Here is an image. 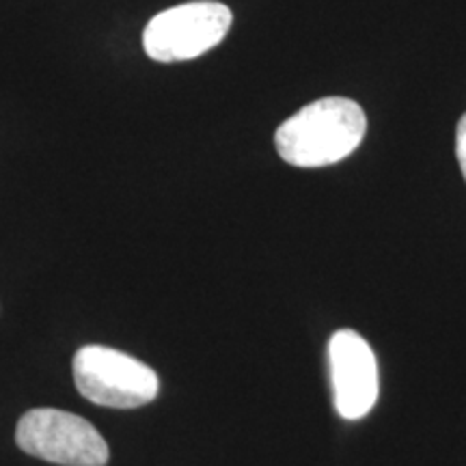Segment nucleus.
Here are the masks:
<instances>
[{"label":"nucleus","mask_w":466,"mask_h":466,"mask_svg":"<svg viewBox=\"0 0 466 466\" xmlns=\"http://www.w3.org/2000/svg\"><path fill=\"white\" fill-rule=\"evenodd\" d=\"M74 382L85 400L97 406L132 408L156 400L158 374L143 360L106 346H85L74 354Z\"/></svg>","instance_id":"f03ea898"},{"label":"nucleus","mask_w":466,"mask_h":466,"mask_svg":"<svg viewBox=\"0 0 466 466\" xmlns=\"http://www.w3.org/2000/svg\"><path fill=\"white\" fill-rule=\"evenodd\" d=\"M335 408L348 421L363 419L378 400V363L363 337L341 329L329 341Z\"/></svg>","instance_id":"39448f33"},{"label":"nucleus","mask_w":466,"mask_h":466,"mask_svg":"<svg viewBox=\"0 0 466 466\" xmlns=\"http://www.w3.org/2000/svg\"><path fill=\"white\" fill-rule=\"evenodd\" d=\"M15 442L28 456L63 466H106L104 436L86 419L55 408H35L20 419Z\"/></svg>","instance_id":"20e7f679"},{"label":"nucleus","mask_w":466,"mask_h":466,"mask_svg":"<svg viewBox=\"0 0 466 466\" xmlns=\"http://www.w3.org/2000/svg\"><path fill=\"white\" fill-rule=\"evenodd\" d=\"M456 156L466 179V115H462V119H460L458 130H456Z\"/></svg>","instance_id":"423d86ee"},{"label":"nucleus","mask_w":466,"mask_h":466,"mask_svg":"<svg viewBox=\"0 0 466 466\" xmlns=\"http://www.w3.org/2000/svg\"><path fill=\"white\" fill-rule=\"evenodd\" d=\"M363 108L346 97H324L285 119L275 134L279 156L291 167L318 168L348 158L363 141Z\"/></svg>","instance_id":"f257e3e1"},{"label":"nucleus","mask_w":466,"mask_h":466,"mask_svg":"<svg viewBox=\"0 0 466 466\" xmlns=\"http://www.w3.org/2000/svg\"><path fill=\"white\" fill-rule=\"evenodd\" d=\"M231 9L214 0H195L154 15L143 33V48L158 63L190 61L225 39Z\"/></svg>","instance_id":"7ed1b4c3"}]
</instances>
